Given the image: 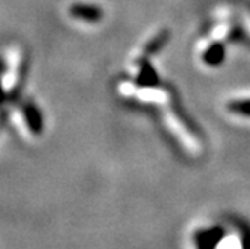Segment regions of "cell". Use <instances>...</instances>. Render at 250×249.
<instances>
[{
    "label": "cell",
    "mask_w": 250,
    "mask_h": 249,
    "mask_svg": "<svg viewBox=\"0 0 250 249\" xmlns=\"http://www.w3.org/2000/svg\"><path fill=\"white\" fill-rule=\"evenodd\" d=\"M20 59H21V54H20V51L17 48H14V50L9 51V54H8V63H9V66H8V71H6V74L3 77V81H2L5 90H11L15 86V83H17V74H18Z\"/></svg>",
    "instance_id": "6da1fadb"
},
{
    "label": "cell",
    "mask_w": 250,
    "mask_h": 249,
    "mask_svg": "<svg viewBox=\"0 0 250 249\" xmlns=\"http://www.w3.org/2000/svg\"><path fill=\"white\" fill-rule=\"evenodd\" d=\"M225 57H226L225 47H223L222 44H219V42L211 44L210 47L206 51H204V54H202L204 63L208 65V66H220L222 62L225 60Z\"/></svg>",
    "instance_id": "7a4b0ae2"
},
{
    "label": "cell",
    "mask_w": 250,
    "mask_h": 249,
    "mask_svg": "<svg viewBox=\"0 0 250 249\" xmlns=\"http://www.w3.org/2000/svg\"><path fill=\"white\" fill-rule=\"evenodd\" d=\"M72 15L74 17H78V18H83V20H88V21H95L99 18L101 12L96 9V8H92V6H74L71 9Z\"/></svg>",
    "instance_id": "3957f363"
},
{
    "label": "cell",
    "mask_w": 250,
    "mask_h": 249,
    "mask_svg": "<svg viewBox=\"0 0 250 249\" xmlns=\"http://www.w3.org/2000/svg\"><path fill=\"white\" fill-rule=\"evenodd\" d=\"M228 108H229V111L235 113V114L250 117V99L249 101H234L228 105Z\"/></svg>",
    "instance_id": "277c9868"
},
{
    "label": "cell",
    "mask_w": 250,
    "mask_h": 249,
    "mask_svg": "<svg viewBox=\"0 0 250 249\" xmlns=\"http://www.w3.org/2000/svg\"><path fill=\"white\" fill-rule=\"evenodd\" d=\"M167 38H168V33L167 32H162V33H159L153 41H150L147 45H146V53L147 54H151V53H156L159 48L162 47V45L167 42Z\"/></svg>",
    "instance_id": "5b68a950"
},
{
    "label": "cell",
    "mask_w": 250,
    "mask_h": 249,
    "mask_svg": "<svg viewBox=\"0 0 250 249\" xmlns=\"http://www.w3.org/2000/svg\"><path fill=\"white\" fill-rule=\"evenodd\" d=\"M141 83L143 84H153L156 83V72L153 68L150 66H144L141 71Z\"/></svg>",
    "instance_id": "8992f818"
}]
</instances>
